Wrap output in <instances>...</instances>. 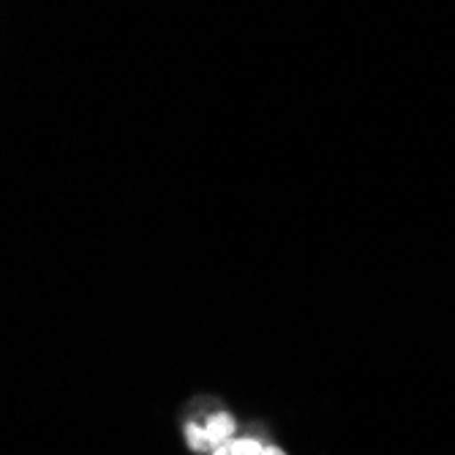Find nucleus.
Instances as JSON below:
<instances>
[{
    "mask_svg": "<svg viewBox=\"0 0 455 455\" xmlns=\"http://www.w3.org/2000/svg\"><path fill=\"white\" fill-rule=\"evenodd\" d=\"M235 428H237L235 426V418L227 415V411H219V415H213L208 423H204V431H208V439H211L213 450L229 444L232 436H235Z\"/></svg>",
    "mask_w": 455,
    "mask_h": 455,
    "instance_id": "1",
    "label": "nucleus"
},
{
    "mask_svg": "<svg viewBox=\"0 0 455 455\" xmlns=\"http://www.w3.org/2000/svg\"><path fill=\"white\" fill-rule=\"evenodd\" d=\"M186 439H188L191 450H196V452H202V450H213V444H211V439H208V431H204V426H199V423H188V426H186Z\"/></svg>",
    "mask_w": 455,
    "mask_h": 455,
    "instance_id": "2",
    "label": "nucleus"
},
{
    "mask_svg": "<svg viewBox=\"0 0 455 455\" xmlns=\"http://www.w3.org/2000/svg\"><path fill=\"white\" fill-rule=\"evenodd\" d=\"M227 447H229V455H259L265 450V444L257 439H235Z\"/></svg>",
    "mask_w": 455,
    "mask_h": 455,
    "instance_id": "3",
    "label": "nucleus"
},
{
    "mask_svg": "<svg viewBox=\"0 0 455 455\" xmlns=\"http://www.w3.org/2000/svg\"><path fill=\"white\" fill-rule=\"evenodd\" d=\"M259 455H286V452H283V450H278V447H265Z\"/></svg>",
    "mask_w": 455,
    "mask_h": 455,
    "instance_id": "4",
    "label": "nucleus"
},
{
    "mask_svg": "<svg viewBox=\"0 0 455 455\" xmlns=\"http://www.w3.org/2000/svg\"><path fill=\"white\" fill-rule=\"evenodd\" d=\"M213 455H229V447H227V444H224V447H216Z\"/></svg>",
    "mask_w": 455,
    "mask_h": 455,
    "instance_id": "5",
    "label": "nucleus"
}]
</instances>
